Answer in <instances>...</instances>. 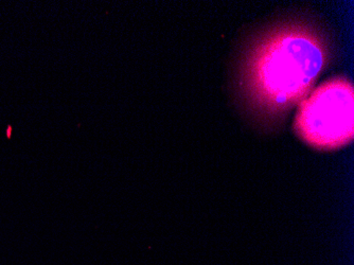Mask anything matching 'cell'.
Returning a JSON list of instances; mask_svg holds the SVG:
<instances>
[{
    "instance_id": "1",
    "label": "cell",
    "mask_w": 354,
    "mask_h": 265,
    "mask_svg": "<svg viewBox=\"0 0 354 265\" xmlns=\"http://www.w3.org/2000/svg\"><path fill=\"white\" fill-rule=\"evenodd\" d=\"M325 63L315 37L304 30L286 29L268 37L250 62V81L264 105L294 104L309 91Z\"/></svg>"
},
{
    "instance_id": "2",
    "label": "cell",
    "mask_w": 354,
    "mask_h": 265,
    "mask_svg": "<svg viewBox=\"0 0 354 265\" xmlns=\"http://www.w3.org/2000/svg\"><path fill=\"white\" fill-rule=\"evenodd\" d=\"M295 127L302 139L317 149H335L350 143L354 135L351 83L334 79L320 85L300 104Z\"/></svg>"
}]
</instances>
